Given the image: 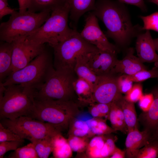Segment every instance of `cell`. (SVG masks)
I'll return each mask as SVG.
<instances>
[{
    "mask_svg": "<svg viewBox=\"0 0 158 158\" xmlns=\"http://www.w3.org/2000/svg\"><path fill=\"white\" fill-rule=\"evenodd\" d=\"M92 12L104 24L105 34L120 49L126 50L133 39L143 32L142 26L132 23L128 9L116 0H96Z\"/></svg>",
    "mask_w": 158,
    "mask_h": 158,
    "instance_id": "cell-1",
    "label": "cell"
},
{
    "mask_svg": "<svg viewBox=\"0 0 158 158\" xmlns=\"http://www.w3.org/2000/svg\"><path fill=\"white\" fill-rule=\"evenodd\" d=\"M80 107L73 100L35 99L28 116L52 125L62 131L68 128L71 122L79 114Z\"/></svg>",
    "mask_w": 158,
    "mask_h": 158,
    "instance_id": "cell-2",
    "label": "cell"
},
{
    "mask_svg": "<svg viewBox=\"0 0 158 158\" xmlns=\"http://www.w3.org/2000/svg\"><path fill=\"white\" fill-rule=\"evenodd\" d=\"M37 91L21 84L5 86L3 95L0 97V119L13 120L22 116H28L33 107Z\"/></svg>",
    "mask_w": 158,
    "mask_h": 158,
    "instance_id": "cell-3",
    "label": "cell"
},
{
    "mask_svg": "<svg viewBox=\"0 0 158 158\" xmlns=\"http://www.w3.org/2000/svg\"><path fill=\"white\" fill-rule=\"evenodd\" d=\"M70 10L66 2L53 11L49 17L35 32L27 37L37 44H47L52 47L70 36L75 29L68 25Z\"/></svg>",
    "mask_w": 158,
    "mask_h": 158,
    "instance_id": "cell-4",
    "label": "cell"
},
{
    "mask_svg": "<svg viewBox=\"0 0 158 158\" xmlns=\"http://www.w3.org/2000/svg\"><path fill=\"white\" fill-rule=\"evenodd\" d=\"M54 69L51 54L45 48L27 65L11 73L3 82H0L5 86L21 84L37 90L45 82Z\"/></svg>",
    "mask_w": 158,
    "mask_h": 158,
    "instance_id": "cell-5",
    "label": "cell"
},
{
    "mask_svg": "<svg viewBox=\"0 0 158 158\" xmlns=\"http://www.w3.org/2000/svg\"><path fill=\"white\" fill-rule=\"evenodd\" d=\"M51 12L16 11L0 25L1 41L12 43L27 37L36 31L50 16Z\"/></svg>",
    "mask_w": 158,
    "mask_h": 158,
    "instance_id": "cell-6",
    "label": "cell"
},
{
    "mask_svg": "<svg viewBox=\"0 0 158 158\" xmlns=\"http://www.w3.org/2000/svg\"><path fill=\"white\" fill-rule=\"evenodd\" d=\"M78 78L74 71L54 69L37 90L35 99L73 100L78 102L73 84Z\"/></svg>",
    "mask_w": 158,
    "mask_h": 158,
    "instance_id": "cell-7",
    "label": "cell"
},
{
    "mask_svg": "<svg viewBox=\"0 0 158 158\" xmlns=\"http://www.w3.org/2000/svg\"><path fill=\"white\" fill-rule=\"evenodd\" d=\"M52 48L55 69L74 71L78 57L99 49L85 40L76 29L68 38Z\"/></svg>",
    "mask_w": 158,
    "mask_h": 158,
    "instance_id": "cell-8",
    "label": "cell"
},
{
    "mask_svg": "<svg viewBox=\"0 0 158 158\" xmlns=\"http://www.w3.org/2000/svg\"><path fill=\"white\" fill-rule=\"evenodd\" d=\"M0 123L5 128L35 143L45 136L61 133V131L48 123L27 116H22L14 119L3 118Z\"/></svg>",
    "mask_w": 158,
    "mask_h": 158,
    "instance_id": "cell-9",
    "label": "cell"
},
{
    "mask_svg": "<svg viewBox=\"0 0 158 158\" xmlns=\"http://www.w3.org/2000/svg\"><path fill=\"white\" fill-rule=\"evenodd\" d=\"M12 43L13 49L11 73L25 67L46 48L45 44L34 43L29 41L27 37Z\"/></svg>",
    "mask_w": 158,
    "mask_h": 158,
    "instance_id": "cell-10",
    "label": "cell"
},
{
    "mask_svg": "<svg viewBox=\"0 0 158 158\" xmlns=\"http://www.w3.org/2000/svg\"><path fill=\"white\" fill-rule=\"evenodd\" d=\"M84 28L80 33L82 37L98 49L118 52L120 50L110 43L101 30L97 18L91 11L86 16Z\"/></svg>",
    "mask_w": 158,
    "mask_h": 158,
    "instance_id": "cell-11",
    "label": "cell"
},
{
    "mask_svg": "<svg viewBox=\"0 0 158 158\" xmlns=\"http://www.w3.org/2000/svg\"><path fill=\"white\" fill-rule=\"evenodd\" d=\"M117 53L98 49L86 56V62L91 70L98 76L113 74L112 71L118 60Z\"/></svg>",
    "mask_w": 158,
    "mask_h": 158,
    "instance_id": "cell-12",
    "label": "cell"
},
{
    "mask_svg": "<svg viewBox=\"0 0 158 158\" xmlns=\"http://www.w3.org/2000/svg\"><path fill=\"white\" fill-rule=\"evenodd\" d=\"M116 74L101 76L98 84L93 90L94 103H111L122 96L118 87L117 76Z\"/></svg>",
    "mask_w": 158,
    "mask_h": 158,
    "instance_id": "cell-13",
    "label": "cell"
},
{
    "mask_svg": "<svg viewBox=\"0 0 158 158\" xmlns=\"http://www.w3.org/2000/svg\"><path fill=\"white\" fill-rule=\"evenodd\" d=\"M136 38L135 49L138 57L143 63L154 62L155 66L158 67V54L150 30L140 33Z\"/></svg>",
    "mask_w": 158,
    "mask_h": 158,
    "instance_id": "cell-14",
    "label": "cell"
},
{
    "mask_svg": "<svg viewBox=\"0 0 158 158\" xmlns=\"http://www.w3.org/2000/svg\"><path fill=\"white\" fill-rule=\"evenodd\" d=\"M134 53L133 48H128L123 59L117 60L112 71V74L131 75L139 71L147 70L139 58L134 55Z\"/></svg>",
    "mask_w": 158,
    "mask_h": 158,
    "instance_id": "cell-15",
    "label": "cell"
},
{
    "mask_svg": "<svg viewBox=\"0 0 158 158\" xmlns=\"http://www.w3.org/2000/svg\"><path fill=\"white\" fill-rule=\"evenodd\" d=\"M153 135L146 129L140 131L137 128L128 132L125 141L127 157L135 158L139 150L150 141Z\"/></svg>",
    "mask_w": 158,
    "mask_h": 158,
    "instance_id": "cell-16",
    "label": "cell"
},
{
    "mask_svg": "<svg viewBox=\"0 0 158 158\" xmlns=\"http://www.w3.org/2000/svg\"><path fill=\"white\" fill-rule=\"evenodd\" d=\"M151 92L154 97L152 104L147 111L141 114L139 121L145 129L154 135L158 129V85L153 88Z\"/></svg>",
    "mask_w": 158,
    "mask_h": 158,
    "instance_id": "cell-17",
    "label": "cell"
},
{
    "mask_svg": "<svg viewBox=\"0 0 158 158\" xmlns=\"http://www.w3.org/2000/svg\"><path fill=\"white\" fill-rule=\"evenodd\" d=\"M96 0H66L68 5L69 17L73 26H76L81 16L94 9Z\"/></svg>",
    "mask_w": 158,
    "mask_h": 158,
    "instance_id": "cell-18",
    "label": "cell"
},
{
    "mask_svg": "<svg viewBox=\"0 0 158 158\" xmlns=\"http://www.w3.org/2000/svg\"><path fill=\"white\" fill-rule=\"evenodd\" d=\"M88 54L78 58L74 71L78 78L84 79L89 83L93 92L95 88L98 84L101 76L97 75L87 64L86 56Z\"/></svg>",
    "mask_w": 158,
    "mask_h": 158,
    "instance_id": "cell-19",
    "label": "cell"
},
{
    "mask_svg": "<svg viewBox=\"0 0 158 158\" xmlns=\"http://www.w3.org/2000/svg\"><path fill=\"white\" fill-rule=\"evenodd\" d=\"M12 43L1 41L0 43V80L3 82L11 73Z\"/></svg>",
    "mask_w": 158,
    "mask_h": 158,
    "instance_id": "cell-20",
    "label": "cell"
},
{
    "mask_svg": "<svg viewBox=\"0 0 158 158\" xmlns=\"http://www.w3.org/2000/svg\"><path fill=\"white\" fill-rule=\"evenodd\" d=\"M115 102L121 109L125 119L128 132L138 128V120L134 103L126 100L123 95Z\"/></svg>",
    "mask_w": 158,
    "mask_h": 158,
    "instance_id": "cell-21",
    "label": "cell"
},
{
    "mask_svg": "<svg viewBox=\"0 0 158 158\" xmlns=\"http://www.w3.org/2000/svg\"><path fill=\"white\" fill-rule=\"evenodd\" d=\"M73 85L78 103L80 106L94 103L93 91L87 81L78 78L74 82Z\"/></svg>",
    "mask_w": 158,
    "mask_h": 158,
    "instance_id": "cell-22",
    "label": "cell"
},
{
    "mask_svg": "<svg viewBox=\"0 0 158 158\" xmlns=\"http://www.w3.org/2000/svg\"><path fill=\"white\" fill-rule=\"evenodd\" d=\"M107 119L110 121L111 127L115 131H120L124 134L128 133V128L123 111L115 102L111 104Z\"/></svg>",
    "mask_w": 158,
    "mask_h": 158,
    "instance_id": "cell-23",
    "label": "cell"
},
{
    "mask_svg": "<svg viewBox=\"0 0 158 158\" xmlns=\"http://www.w3.org/2000/svg\"><path fill=\"white\" fill-rule=\"evenodd\" d=\"M66 3V0H29L27 10L35 13H51Z\"/></svg>",
    "mask_w": 158,
    "mask_h": 158,
    "instance_id": "cell-24",
    "label": "cell"
},
{
    "mask_svg": "<svg viewBox=\"0 0 158 158\" xmlns=\"http://www.w3.org/2000/svg\"><path fill=\"white\" fill-rule=\"evenodd\" d=\"M73 152L68 139L64 137L61 133L53 137L52 153L54 158H70L72 157Z\"/></svg>",
    "mask_w": 158,
    "mask_h": 158,
    "instance_id": "cell-25",
    "label": "cell"
},
{
    "mask_svg": "<svg viewBox=\"0 0 158 158\" xmlns=\"http://www.w3.org/2000/svg\"><path fill=\"white\" fill-rule=\"evenodd\" d=\"M107 135H95L90 140L85 153L86 158H101Z\"/></svg>",
    "mask_w": 158,
    "mask_h": 158,
    "instance_id": "cell-26",
    "label": "cell"
},
{
    "mask_svg": "<svg viewBox=\"0 0 158 158\" xmlns=\"http://www.w3.org/2000/svg\"><path fill=\"white\" fill-rule=\"evenodd\" d=\"M107 119L93 118L90 119L89 125L92 138L96 135L110 134L116 131L106 123Z\"/></svg>",
    "mask_w": 158,
    "mask_h": 158,
    "instance_id": "cell-27",
    "label": "cell"
},
{
    "mask_svg": "<svg viewBox=\"0 0 158 158\" xmlns=\"http://www.w3.org/2000/svg\"><path fill=\"white\" fill-rule=\"evenodd\" d=\"M56 135H47L34 143L35 150L39 158H48L52 152L53 137Z\"/></svg>",
    "mask_w": 158,
    "mask_h": 158,
    "instance_id": "cell-28",
    "label": "cell"
},
{
    "mask_svg": "<svg viewBox=\"0 0 158 158\" xmlns=\"http://www.w3.org/2000/svg\"><path fill=\"white\" fill-rule=\"evenodd\" d=\"M68 128V135L92 138L90 130L86 121L75 118L71 122Z\"/></svg>",
    "mask_w": 158,
    "mask_h": 158,
    "instance_id": "cell-29",
    "label": "cell"
},
{
    "mask_svg": "<svg viewBox=\"0 0 158 158\" xmlns=\"http://www.w3.org/2000/svg\"><path fill=\"white\" fill-rule=\"evenodd\" d=\"M158 157V138L153 135L150 141L140 149L135 158H156Z\"/></svg>",
    "mask_w": 158,
    "mask_h": 158,
    "instance_id": "cell-30",
    "label": "cell"
},
{
    "mask_svg": "<svg viewBox=\"0 0 158 158\" xmlns=\"http://www.w3.org/2000/svg\"><path fill=\"white\" fill-rule=\"evenodd\" d=\"M90 138L68 135V140L73 152L78 154H84L87 149Z\"/></svg>",
    "mask_w": 158,
    "mask_h": 158,
    "instance_id": "cell-31",
    "label": "cell"
},
{
    "mask_svg": "<svg viewBox=\"0 0 158 158\" xmlns=\"http://www.w3.org/2000/svg\"><path fill=\"white\" fill-rule=\"evenodd\" d=\"M10 158H39L35 150V145L31 142L22 147H19L8 157Z\"/></svg>",
    "mask_w": 158,
    "mask_h": 158,
    "instance_id": "cell-32",
    "label": "cell"
},
{
    "mask_svg": "<svg viewBox=\"0 0 158 158\" xmlns=\"http://www.w3.org/2000/svg\"><path fill=\"white\" fill-rule=\"evenodd\" d=\"M128 75L133 82H141L150 78H158V67L155 66L151 70L141 71L134 74Z\"/></svg>",
    "mask_w": 158,
    "mask_h": 158,
    "instance_id": "cell-33",
    "label": "cell"
},
{
    "mask_svg": "<svg viewBox=\"0 0 158 158\" xmlns=\"http://www.w3.org/2000/svg\"><path fill=\"white\" fill-rule=\"evenodd\" d=\"M143 22L142 30H152L158 32V12L146 16H140Z\"/></svg>",
    "mask_w": 158,
    "mask_h": 158,
    "instance_id": "cell-34",
    "label": "cell"
},
{
    "mask_svg": "<svg viewBox=\"0 0 158 158\" xmlns=\"http://www.w3.org/2000/svg\"><path fill=\"white\" fill-rule=\"evenodd\" d=\"M116 80L118 90L122 94H127L132 87L133 82L128 75L122 74L117 76Z\"/></svg>",
    "mask_w": 158,
    "mask_h": 158,
    "instance_id": "cell-35",
    "label": "cell"
},
{
    "mask_svg": "<svg viewBox=\"0 0 158 158\" xmlns=\"http://www.w3.org/2000/svg\"><path fill=\"white\" fill-rule=\"evenodd\" d=\"M16 141L24 142V139H22L9 129L4 127L0 123V142Z\"/></svg>",
    "mask_w": 158,
    "mask_h": 158,
    "instance_id": "cell-36",
    "label": "cell"
},
{
    "mask_svg": "<svg viewBox=\"0 0 158 158\" xmlns=\"http://www.w3.org/2000/svg\"><path fill=\"white\" fill-rule=\"evenodd\" d=\"M143 95L142 86L141 83H137L133 85L130 91L124 97L127 101L135 103L138 101Z\"/></svg>",
    "mask_w": 158,
    "mask_h": 158,
    "instance_id": "cell-37",
    "label": "cell"
},
{
    "mask_svg": "<svg viewBox=\"0 0 158 158\" xmlns=\"http://www.w3.org/2000/svg\"><path fill=\"white\" fill-rule=\"evenodd\" d=\"M116 147L114 138L110 134L107 135L104 146L101 152V158H110Z\"/></svg>",
    "mask_w": 158,
    "mask_h": 158,
    "instance_id": "cell-38",
    "label": "cell"
},
{
    "mask_svg": "<svg viewBox=\"0 0 158 158\" xmlns=\"http://www.w3.org/2000/svg\"><path fill=\"white\" fill-rule=\"evenodd\" d=\"M23 142L19 141H9L0 142V158L10 150H15L21 146Z\"/></svg>",
    "mask_w": 158,
    "mask_h": 158,
    "instance_id": "cell-39",
    "label": "cell"
},
{
    "mask_svg": "<svg viewBox=\"0 0 158 158\" xmlns=\"http://www.w3.org/2000/svg\"><path fill=\"white\" fill-rule=\"evenodd\" d=\"M153 100V96L151 92L142 95L138 101L139 105L143 112H147L149 109Z\"/></svg>",
    "mask_w": 158,
    "mask_h": 158,
    "instance_id": "cell-40",
    "label": "cell"
},
{
    "mask_svg": "<svg viewBox=\"0 0 158 158\" xmlns=\"http://www.w3.org/2000/svg\"><path fill=\"white\" fill-rule=\"evenodd\" d=\"M123 3L136 6L143 12L147 11V8L144 0H116Z\"/></svg>",
    "mask_w": 158,
    "mask_h": 158,
    "instance_id": "cell-41",
    "label": "cell"
},
{
    "mask_svg": "<svg viewBox=\"0 0 158 158\" xmlns=\"http://www.w3.org/2000/svg\"><path fill=\"white\" fill-rule=\"evenodd\" d=\"M16 11L8 6V4L2 0H0V19L5 16L8 15H11Z\"/></svg>",
    "mask_w": 158,
    "mask_h": 158,
    "instance_id": "cell-42",
    "label": "cell"
},
{
    "mask_svg": "<svg viewBox=\"0 0 158 158\" xmlns=\"http://www.w3.org/2000/svg\"><path fill=\"white\" fill-rule=\"evenodd\" d=\"M88 111L93 118H102L95 103H91L88 107Z\"/></svg>",
    "mask_w": 158,
    "mask_h": 158,
    "instance_id": "cell-43",
    "label": "cell"
},
{
    "mask_svg": "<svg viewBox=\"0 0 158 158\" xmlns=\"http://www.w3.org/2000/svg\"><path fill=\"white\" fill-rule=\"evenodd\" d=\"M126 150H122L119 148H116L110 157L111 158H123L126 156Z\"/></svg>",
    "mask_w": 158,
    "mask_h": 158,
    "instance_id": "cell-44",
    "label": "cell"
},
{
    "mask_svg": "<svg viewBox=\"0 0 158 158\" xmlns=\"http://www.w3.org/2000/svg\"><path fill=\"white\" fill-rule=\"evenodd\" d=\"M20 12H23L28 10L29 0H18Z\"/></svg>",
    "mask_w": 158,
    "mask_h": 158,
    "instance_id": "cell-45",
    "label": "cell"
},
{
    "mask_svg": "<svg viewBox=\"0 0 158 158\" xmlns=\"http://www.w3.org/2000/svg\"><path fill=\"white\" fill-rule=\"evenodd\" d=\"M153 41L156 51L158 54V38L153 39Z\"/></svg>",
    "mask_w": 158,
    "mask_h": 158,
    "instance_id": "cell-46",
    "label": "cell"
},
{
    "mask_svg": "<svg viewBox=\"0 0 158 158\" xmlns=\"http://www.w3.org/2000/svg\"><path fill=\"white\" fill-rule=\"evenodd\" d=\"M148 1L149 2L153 3L158 5V0H148Z\"/></svg>",
    "mask_w": 158,
    "mask_h": 158,
    "instance_id": "cell-47",
    "label": "cell"
},
{
    "mask_svg": "<svg viewBox=\"0 0 158 158\" xmlns=\"http://www.w3.org/2000/svg\"><path fill=\"white\" fill-rule=\"evenodd\" d=\"M153 135L155 137L158 138V129Z\"/></svg>",
    "mask_w": 158,
    "mask_h": 158,
    "instance_id": "cell-48",
    "label": "cell"
},
{
    "mask_svg": "<svg viewBox=\"0 0 158 158\" xmlns=\"http://www.w3.org/2000/svg\"><path fill=\"white\" fill-rule=\"evenodd\" d=\"M3 0L6 3L8 4V0Z\"/></svg>",
    "mask_w": 158,
    "mask_h": 158,
    "instance_id": "cell-49",
    "label": "cell"
},
{
    "mask_svg": "<svg viewBox=\"0 0 158 158\" xmlns=\"http://www.w3.org/2000/svg\"><path fill=\"white\" fill-rule=\"evenodd\" d=\"M158 79V78H157Z\"/></svg>",
    "mask_w": 158,
    "mask_h": 158,
    "instance_id": "cell-50",
    "label": "cell"
}]
</instances>
